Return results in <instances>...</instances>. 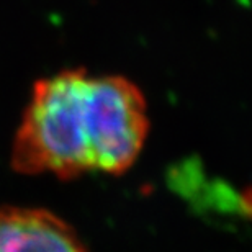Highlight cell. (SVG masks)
<instances>
[{
    "label": "cell",
    "instance_id": "obj_1",
    "mask_svg": "<svg viewBox=\"0 0 252 252\" xmlns=\"http://www.w3.org/2000/svg\"><path fill=\"white\" fill-rule=\"evenodd\" d=\"M148 131V105L136 84L122 75L63 70L34 84L10 159L28 175L123 174Z\"/></svg>",
    "mask_w": 252,
    "mask_h": 252
},
{
    "label": "cell",
    "instance_id": "obj_2",
    "mask_svg": "<svg viewBox=\"0 0 252 252\" xmlns=\"http://www.w3.org/2000/svg\"><path fill=\"white\" fill-rule=\"evenodd\" d=\"M0 252H89L77 233L41 208L0 210Z\"/></svg>",
    "mask_w": 252,
    "mask_h": 252
}]
</instances>
